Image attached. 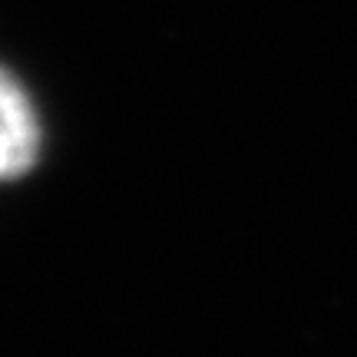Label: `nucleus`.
I'll return each instance as SVG.
<instances>
[{
  "instance_id": "1",
  "label": "nucleus",
  "mask_w": 357,
  "mask_h": 357,
  "mask_svg": "<svg viewBox=\"0 0 357 357\" xmlns=\"http://www.w3.org/2000/svg\"><path fill=\"white\" fill-rule=\"evenodd\" d=\"M40 119L26 89L0 66V182L26 176L40 155Z\"/></svg>"
}]
</instances>
